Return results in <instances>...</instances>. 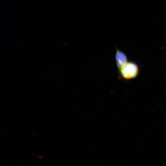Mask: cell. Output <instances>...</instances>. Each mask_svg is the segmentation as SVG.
Masks as SVG:
<instances>
[{"label": "cell", "mask_w": 166, "mask_h": 166, "mask_svg": "<svg viewBox=\"0 0 166 166\" xmlns=\"http://www.w3.org/2000/svg\"><path fill=\"white\" fill-rule=\"evenodd\" d=\"M119 70L121 77L127 80L136 77L139 71L138 65L135 62H127Z\"/></svg>", "instance_id": "obj_1"}, {"label": "cell", "mask_w": 166, "mask_h": 166, "mask_svg": "<svg viewBox=\"0 0 166 166\" xmlns=\"http://www.w3.org/2000/svg\"><path fill=\"white\" fill-rule=\"evenodd\" d=\"M115 59L116 65L118 70L127 62L126 55L117 48L116 49Z\"/></svg>", "instance_id": "obj_2"}]
</instances>
